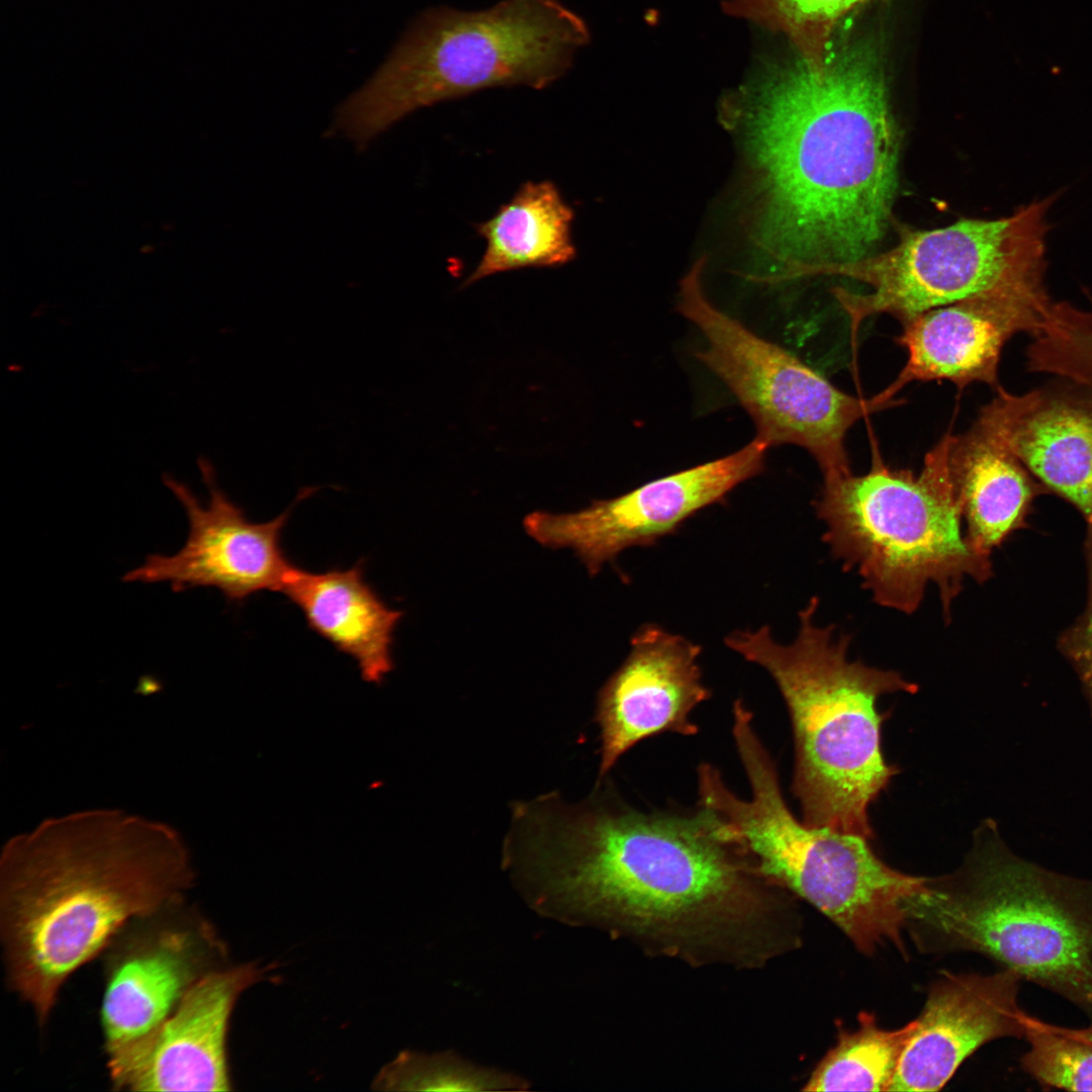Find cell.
<instances>
[{"label": "cell", "mask_w": 1092, "mask_h": 1092, "mask_svg": "<svg viewBox=\"0 0 1092 1092\" xmlns=\"http://www.w3.org/2000/svg\"><path fill=\"white\" fill-rule=\"evenodd\" d=\"M630 643L628 656L598 695L600 779L644 739L696 735L692 713L712 697L702 679L700 645L653 623L642 625Z\"/></svg>", "instance_id": "cell-15"}, {"label": "cell", "mask_w": 1092, "mask_h": 1092, "mask_svg": "<svg viewBox=\"0 0 1092 1092\" xmlns=\"http://www.w3.org/2000/svg\"><path fill=\"white\" fill-rule=\"evenodd\" d=\"M726 120L745 161L754 277L780 283L872 254L891 221L900 148L872 47L802 57L737 98Z\"/></svg>", "instance_id": "cell-2"}, {"label": "cell", "mask_w": 1092, "mask_h": 1092, "mask_svg": "<svg viewBox=\"0 0 1092 1092\" xmlns=\"http://www.w3.org/2000/svg\"><path fill=\"white\" fill-rule=\"evenodd\" d=\"M818 604L814 597L801 610L790 644L777 642L767 625L734 631L724 642L767 671L785 700L794 736L792 791L803 822L871 840L869 808L898 772L883 753L885 715L877 703L886 694L916 693L918 686L897 671L850 660V637L814 623Z\"/></svg>", "instance_id": "cell-4"}, {"label": "cell", "mask_w": 1092, "mask_h": 1092, "mask_svg": "<svg viewBox=\"0 0 1092 1092\" xmlns=\"http://www.w3.org/2000/svg\"><path fill=\"white\" fill-rule=\"evenodd\" d=\"M1024 1024L1028 1042L1020 1059L1024 1072L1045 1087L1092 1091L1091 1045L1027 1013Z\"/></svg>", "instance_id": "cell-25"}, {"label": "cell", "mask_w": 1092, "mask_h": 1092, "mask_svg": "<svg viewBox=\"0 0 1092 1092\" xmlns=\"http://www.w3.org/2000/svg\"><path fill=\"white\" fill-rule=\"evenodd\" d=\"M1022 980L1012 971L942 973L931 986L889 1091H937L961 1064L998 1038H1024Z\"/></svg>", "instance_id": "cell-17"}, {"label": "cell", "mask_w": 1092, "mask_h": 1092, "mask_svg": "<svg viewBox=\"0 0 1092 1092\" xmlns=\"http://www.w3.org/2000/svg\"><path fill=\"white\" fill-rule=\"evenodd\" d=\"M530 1083L516 1074L484 1067L453 1051H405L381 1069L373 1088L390 1091H523Z\"/></svg>", "instance_id": "cell-23"}, {"label": "cell", "mask_w": 1092, "mask_h": 1092, "mask_svg": "<svg viewBox=\"0 0 1092 1092\" xmlns=\"http://www.w3.org/2000/svg\"><path fill=\"white\" fill-rule=\"evenodd\" d=\"M769 446L755 437L724 457L656 478L575 513L534 512L524 520L529 536L552 549L570 548L589 574L632 547H649L676 533L692 517L723 502L764 469Z\"/></svg>", "instance_id": "cell-12"}, {"label": "cell", "mask_w": 1092, "mask_h": 1092, "mask_svg": "<svg viewBox=\"0 0 1092 1092\" xmlns=\"http://www.w3.org/2000/svg\"><path fill=\"white\" fill-rule=\"evenodd\" d=\"M574 211L551 181H529L476 231L485 241L466 284L522 268L559 267L573 261Z\"/></svg>", "instance_id": "cell-21"}, {"label": "cell", "mask_w": 1092, "mask_h": 1092, "mask_svg": "<svg viewBox=\"0 0 1092 1092\" xmlns=\"http://www.w3.org/2000/svg\"><path fill=\"white\" fill-rule=\"evenodd\" d=\"M310 630L357 663L365 681L380 684L394 666V632L403 612L390 608L365 578L364 560L313 572L294 565L280 589Z\"/></svg>", "instance_id": "cell-19"}, {"label": "cell", "mask_w": 1092, "mask_h": 1092, "mask_svg": "<svg viewBox=\"0 0 1092 1092\" xmlns=\"http://www.w3.org/2000/svg\"><path fill=\"white\" fill-rule=\"evenodd\" d=\"M1062 1029L1069 1035L1080 1039L1092 1046V1024L1082 1028L1063 1027Z\"/></svg>", "instance_id": "cell-27"}, {"label": "cell", "mask_w": 1092, "mask_h": 1092, "mask_svg": "<svg viewBox=\"0 0 1092 1092\" xmlns=\"http://www.w3.org/2000/svg\"><path fill=\"white\" fill-rule=\"evenodd\" d=\"M1088 594L1083 613L1060 637L1059 648L1076 672L1092 715V536L1085 540Z\"/></svg>", "instance_id": "cell-26"}, {"label": "cell", "mask_w": 1092, "mask_h": 1092, "mask_svg": "<svg viewBox=\"0 0 1092 1092\" xmlns=\"http://www.w3.org/2000/svg\"><path fill=\"white\" fill-rule=\"evenodd\" d=\"M946 434L918 474L888 467L873 450L870 470L825 479L815 502L832 555L855 569L883 607L911 614L934 583L945 618L966 578L985 582L990 557L968 542L952 486Z\"/></svg>", "instance_id": "cell-8"}, {"label": "cell", "mask_w": 1092, "mask_h": 1092, "mask_svg": "<svg viewBox=\"0 0 1092 1092\" xmlns=\"http://www.w3.org/2000/svg\"><path fill=\"white\" fill-rule=\"evenodd\" d=\"M101 957L99 1023L108 1057L158 1027L200 979L225 966L228 950L185 900L127 923Z\"/></svg>", "instance_id": "cell-11"}, {"label": "cell", "mask_w": 1092, "mask_h": 1092, "mask_svg": "<svg viewBox=\"0 0 1092 1092\" xmlns=\"http://www.w3.org/2000/svg\"><path fill=\"white\" fill-rule=\"evenodd\" d=\"M917 1025L879 1026L875 1014L860 1012L858 1027L840 1029L836 1044L807 1082L806 1091H889L902 1054Z\"/></svg>", "instance_id": "cell-22"}, {"label": "cell", "mask_w": 1092, "mask_h": 1092, "mask_svg": "<svg viewBox=\"0 0 1092 1092\" xmlns=\"http://www.w3.org/2000/svg\"><path fill=\"white\" fill-rule=\"evenodd\" d=\"M732 716L750 797L740 798L718 767L702 762L698 803L731 828L762 875L818 909L858 950L871 954L890 942L904 952L905 906L927 879L892 869L864 837L799 821L784 798L777 762L741 699L734 701Z\"/></svg>", "instance_id": "cell-6"}, {"label": "cell", "mask_w": 1092, "mask_h": 1092, "mask_svg": "<svg viewBox=\"0 0 1092 1092\" xmlns=\"http://www.w3.org/2000/svg\"><path fill=\"white\" fill-rule=\"evenodd\" d=\"M869 1L741 0L737 7L784 30L803 58L820 62L833 47V34L841 21Z\"/></svg>", "instance_id": "cell-24"}, {"label": "cell", "mask_w": 1092, "mask_h": 1092, "mask_svg": "<svg viewBox=\"0 0 1092 1092\" xmlns=\"http://www.w3.org/2000/svg\"><path fill=\"white\" fill-rule=\"evenodd\" d=\"M995 391L975 423L1017 457L1046 493L1071 504L1092 536V388L1069 381L1021 394L1000 386Z\"/></svg>", "instance_id": "cell-16"}, {"label": "cell", "mask_w": 1092, "mask_h": 1092, "mask_svg": "<svg viewBox=\"0 0 1092 1092\" xmlns=\"http://www.w3.org/2000/svg\"><path fill=\"white\" fill-rule=\"evenodd\" d=\"M1045 314L998 296H974L927 310L902 324L898 343L907 359L895 380L876 396L886 403L913 381L946 380L959 388L982 382L994 389L1005 344L1034 335Z\"/></svg>", "instance_id": "cell-18"}, {"label": "cell", "mask_w": 1092, "mask_h": 1092, "mask_svg": "<svg viewBox=\"0 0 1092 1092\" xmlns=\"http://www.w3.org/2000/svg\"><path fill=\"white\" fill-rule=\"evenodd\" d=\"M703 261L682 278L679 311L702 334L697 358L733 393L769 447L795 445L815 459L823 479L851 473L849 429L889 407L847 394L787 349L756 335L716 307L703 291Z\"/></svg>", "instance_id": "cell-10"}, {"label": "cell", "mask_w": 1092, "mask_h": 1092, "mask_svg": "<svg viewBox=\"0 0 1092 1092\" xmlns=\"http://www.w3.org/2000/svg\"><path fill=\"white\" fill-rule=\"evenodd\" d=\"M202 472L209 489L205 505L184 484L170 477L165 481L188 517L189 533L183 547L169 556L149 555L122 579L164 582L174 592L215 587L234 603L265 590L280 592L294 566L282 547V533L293 508L314 488L300 491L273 520L254 523L216 486L209 468L202 467Z\"/></svg>", "instance_id": "cell-13"}, {"label": "cell", "mask_w": 1092, "mask_h": 1092, "mask_svg": "<svg viewBox=\"0 0 1092 1092\" xmlns=\"http://www.w3.org/2000/svg\"><path fill=\"white\" fill-rule=\"evenodd\" d=\"M949 466L966 539L989 557L1026 526L1033 500L1046 493L1019 459L977 423L953 436Z\"/></svg>", "instance_id": "cell-20"}, {"label": "cell", "mask_w": 1092, "mask_h": 1092, "mask_svg": "<svg viewBox=\"0 0 1092 1092\" xmlns=\"http://www.w3.org/2000/svg\"><path fill=\"white\" fill-rule=\"evenodd\" d=\"M1055 198L994 220L961 219L932 231L904 228L889 251L821 268L815 276H842L869 287L866 293L833 289L853 344L872 315L887 313L904 324L974 296L1004 297L1048 312L1053 301L1044 286L1045 216Z\"/></svg>", "instance_id": "cell-9"}, {"label": "cell", "mask_w": 1092, "mask_h": 1092, "mask_svg": "<svg viewBox=\"0 0 1092 1092\" xmlns=\"http://www.w3.org/2000/svg\"><path fill=\"white\" fill-rule=\"evenodd\" d=\"M189 850L171 826L98 809L42 821L0 858L8 989L44 1028L60 993L130 921L187 900Z\"/></svg>", "instance_id": "cell-3"}, {"label": "cell", "mask_w": 1092, "mask_h": 1092, "mask_svg": "<svg viewBox=\"0 0 1092 1092\" xmlns=\"http://www.w3.org/2000/svg\"><path fill=\"white\" fill-rule=\"evenodd\" d=\"M503 864L539 916L690 963L759 966L795 940L782 888L700 803L641 810L607 784L519 802Z\"/></svg>", "instance_id": "cell-1"}, {"label": "cell", "mask_w": 1092, "mask_h": 1092, "mask_svg": "<svg viewBox=\"0 0 1092 1092\" xmlns=\"http://www.w3.org/2000/svg\"><path fill=\"white\" fill-rule=\"evenodd\" d=\"M588 38L582 18L559 0L428 10L342 103L333 128L364 149L417 109L491 87L543 89L566 73Z\"/></svg>", "instance_id": "cell-7"}, {"label": "cell", "mask_w": 1092, "mask_h": 1092, "mask_svg": "<svg viewBox=\"0 0 1092 1092\" xmlns=\"http://www.w3.org/2000/svg\"><path fill=\"white\" fill-rule=\"evenodd\" d=\"M249 963L221 967L200 979L151 1033L106 1057L114 1090L229 1091L228 1031L241 994L263 979Z\"/></svg>", "instance_id": "cell-14"}, {"label": "cell", "mask_w": 1092, "mask_h": 1092, "mask_svg": "<svg viewBox=\"0 0 1092 1092\" xmlns=\"http://www.w3.org/2000/svg\"><path fill=\"white\" fill-rule=\"evenodd\" d=\"M905 913L921 951L979 952L1092 1018V880L1017 855L993 820L976 829L963 866L928 879Z\"/></svg>", "instance_id": "cell-5"}]
</instances>
